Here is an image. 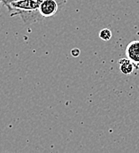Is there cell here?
I'll list each match as a JSON object with an SVG mask.
<instances>
[{"label":"cell","mask_w":139,"mask_h":153,"mask_svg":"<svg viewBox=\"0 0 139 153\" xmlns=\"http://www.w3.org/2000/svg\"><path fill=\"white\" fill-rule=\"evenodd\" d=\"M11 16H20L26 26H30L36 22H42L45 17L38 10H15L11 12Z\"/></svg>","instance_id":"cell-1"},{"label":"cell","mask_w":139,"mask_h":153,"mask_svg":"<svg viewBox=\"0 0 139 153\" xmlns=\"http://www.w3.org/2000/svg\"><path fill=\"white\" fill-rule=\"evenodd\" d=\"M41 1L39 0H19L11 3L6 7L9 12L15 10H38Z\"/></svg>","instance_id":"cell-2"},{"label":"cell","mask_w":139,"mask_h":153,"mask_svg":"<svg viewBox=\"0 0 139 153\" xmlns=\"http://www.w3.org/2000/svg\"><path fill=\"white\" fill-rule=\"evenodd\" d=\"M59 8L56 0H43L39 6V12L45 18H50L57 14Z\"/></svg>","instance_id":"cell-3"},{"label":"cell","mask_w":139,"mask_h":153,"mask_svg":"<svg viewBox=\"0 0 139 153\" xmlns=\"http://www.w3.org/2000/svg\"><path fill=\"white\" fill-rule=\"evenodd\" d=\"M127 57L134 63L135 67H139V40L130 42L126 48Z\"/></svg>","instance_id":"cell-4"},{"label":"cell","mask_w":139,"mask_h":153,"mask_svg":"<svg viewBox=\"0 0 139 153\" xmlns=\"http://www.w3.org/2000/svg\"><path fill=\"white\" fill-rule=\"evenodd\" d=\"M118 65L120 66V70L123 74L129 75L133 73L134 69L136 68L134 63L129 59H121L118 61Z\"/></svg>","instance_id":"cell-5"},{"label":"cell","mask_w":139,"mask_h":153,"mask_svg":"<svg viewBox=\"0 0 139 153\" xmlns=\"http://www.w3.org/2000/svg\"><path fill=\"white\" fill-rule=\"evenodd\" d=\"M99 37L103 41H109L112 38V31L108 28H104L100 31Z\"/></svg>","instance_id":"cell-6"},{"label":"cell","mask_w":139,"mask_h":153,"mask_svg":"<svg viewBox=\"0 0 139 153\" xmlns=\"http://www.w3.org/2000/svg\"><path fill=\"white\" fill-rule=\"evenodd\" d=\"M71 54L74 56V57H78L80 55V50L77 49V48H74L71 51Z\"/></svg>","instance_id":"cell-7"},{"label":"cell","mask_w":139,"mask_h":153,"mask_svg":"<svg viewBox=\"0 0 139 153\" xmlns=\"http://www.w3.org/2000/svg\"><path fill=\"white\" fill-rule=\"evenodd\" d=\"M56 1H57L58 4H59V7H60V8L67 3V0H56Z\"/></svg>","instance_id":"cell-8"}]
</instances>
